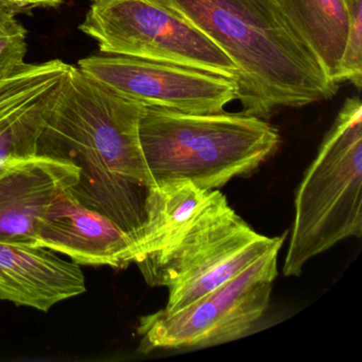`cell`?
Returning <instances> with one entry per match:
<instances>
[{"mask_svg":"<svg viewBox=\"0 0 362 362\" xmlns=\"http://www.w3.org/2000/svg\"><path fill=\"white\" fill-rule=\"evenodd\" d=\"M77 67L145 107L215 114L237 99L236 80L171 63L101 54L81 59Z\"/></svg>","mask_w":362,"mask_h":362,"instance_id":"8","label":"cell"},{"mask_svg":"<svg viewBox=\"0 0 362 362\" xmlns=\"http://www.w3.org/2000/svg\"><path fill=\"white\" fill-rule=\"evenodd\" d=\"M64 1L65 0H0V11L16 16L37 8L59 7Z\"/></svg>","mask_w":362,"mask_h":362,"instance_id":"17","label":"cell"},{"mask_svg":"<svg viewBox=\"0 0 362 362\" xmlns=\"http://www.w3.org/2000/svg\"><path fill=\"white\" fill-rule=\"evenodd\" d=\"M211 40L237 69L241 113L277 112L329 100L339 84L296 35L279 0H164Z\"/></svg>","mask_w":362,"mask_h":362,"instance_id":"2","label":"cell"},{"mask_svg":"<svg viewBox=\"0 0 362 362\" xmlns=\"http://www.w3.org/2000/svg\"><path fill=\"white\" fill-rule=\"evenodd\" d=\"M86 291L80 266L50 250L0 243V300L48 311Z\"/></svg>","mask_w":362,"mask_h":362,"instance_id":"12","label":"cell"},{"mask_svg":"<svg viewBox=\"0 0 362 362\" xmlns=\"http://www.w3.org/2000/svg\"><path fill=\"white\" fill-rule=\"evenodd\" d=\"M349 11V33L341 62L338 83L349 82L362 86V0H345Z\"/></svg>","mask_w":362,"mask_h":362,"instance_id":"15","label":"cell"},{"mask_svg":"<svg viewBox=\"0 0 362 362\" xmlns=\"http://www.w3.org/2000/svg\"><path fill=\"white\" fill-rule=\"evenodd\" d=\"M211 192L187 181L152 186L148 197L147 224L137 245L135 262L166 247L198 214Z\"/></svg>","mask_w":362,"mask_h":362,"instance_id":"14","label":"cell"},{"mask_svg":"<svg viewBox=\"0 0 362 362\" xmlns=\"http://www.w3.org/2000/svg\"><path fill=\"white\" fill-rule=\"evenodd\" d=\"M71 67L61 60L24 63L0 82V175L16 163L37 156L42 124Z\"/></svg>","mask_w":362,"mask_h":362,"instance_id":"9","label":"cell"},{"mask_svg":"<svg viewBox=\"0 0 362 362\" xmlns=\"http://www.w3.org/2000/svg\"><path fill=\"white\" fill-rule=\"evenodd\" d=\"M80 30L101 54L160 61L237 80L234 63L164 0H94Z\"/></svg>","mask_w":362,"mask_h":362,"instance_id":"6","label":"cell"},{"mask_svg":"<svg viewBox=\"0 0 362 362\" xmlns=\"http://www.w3.org/2000/svg\"><path fill=\"white\" fill-rule=\"evenodd\" d=\"M284 240L285 236L258 234L215 189L166 247L135 264L148 285L168 288L164 310L173 313L234 279L268 252L281 250Z\"/></svg>","mask_w":362,"mask_h":362,"instance_id":"5","label":"cell"},{"mask_svg":"<svg viewBox=\"0 0 362 362\" xmlns=\"http://www.w3.org/2000/svg\"><path fill=\"white\" fill-rule=\"evenodd\" d=\"M144 107L73 66L37 143V156L77 167V182L67 192L111 220L134 241L136 251L156 185L139 141Z\"/></svg>","mask_w":362,"mask_h":362,"instance_id":"1","label":"cell"},{"mask_svg":"<svg viewBox=\"0 0 362 362\" xmlns=\"http://www.w3.org/2000/svg\"><path fill=\"white\" fill-rule=\"evenodd\" d=\"M27 31L16 16L0 11V82L25 63Z\"/></svg>","mask_w":362,"mask_h":362,"instance_id":"16","label":"cell"},{"mask_svg":"<svg viewBox=\"0 0 362 362\" xmlns=\"http://www.w3.org/2000/svg\"><path fill=\"white\" fill-rule=\"evenodd\" d=\"M279 252H268L240 274L177 313L160 310L141 317L137 326L141 351L209 346L247 334L268 308Z\"/></svg>","mask_w":362,"mask_h":362,"instance_id":"7","label":"cell"},{"mask_svg":"<svg viewBox=\"0 0 362 362\" xmlns=\"http://www.w3.org/2000/svg\"><path fill=\"white\" fill-rule=\"evenodd\" d=\"M300 41L313 52L322 69L338 83L349 33L345 0H279Z\"/></svg>","mask_w":362,"mask_h":362,"instance_id":"13","label":"cell"},{"mask_svg":"<svg viewBox=\"0 0 362 362\" xmlns=\"http://www.w3.org/2000/svg\"><path fill=\"white\" fill-rule=\"evenodd\" d=\"M78 173L75 165L37 156L6 169L0 175V243L35 247L40 220L76 184Z\"/></svg>","mask_w":362,"mask_h":362,"instance_id":"11","label":"cell"},{"mask_svg":"<svg viewBox=\"0 0 362 362\" xmlns=\"http://www.w3.org/2000/svg\"><path fill=\"white\" fill-rule=\"evenodd\" d=\"M35 247L64 254L78 266L124 269L137 255L136 245L126 233L82 206L67 189L52 200L40 220Z\"/></svg>","mask_w":362,"mask_h":362,"instance_id":"10","label":"cell"},{"mask_svg":"<svg viewBox=\"0 0 362 362\" xmlns=\"http://www.w3.org/2000/svg\"><path fill=\"white\" fill-rule=\"evenodd\" d=\"M139 141L154 184L187 181L215 190L256 170L277 151L281 135L268 120L243 113L145 107Z\"/></svg>","mask_w":362,"mask_h":362,"instance_id":"3","label":"cell"},{"mask_svg":"<svg viewBox=\"0 0 362 362\" xmlns=\"http://www.w3.org/2000/svg\"><path fill=\"white\" fill-rule=\"evenodd\" d=\"M362 105L346 99L298 187L283 267L300 276L305 264L349 237L362 235Z\"/></svg>","mask_w":362,"mask_h":362,"instance_id":"4","label":"cell"}]
</instances>
